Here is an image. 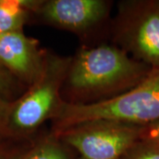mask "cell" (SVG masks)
Segmentation results:
<instances>
[{"label":"cell","mask_w":159,"mask_h":159,"mask_svg":"<svg viewBox=\"0 0 159 159\" xmlns=\"http://www.w3.org/2000/svg\"><path fill=\"white\" fill-rule=\"evenodd\" d=\"M150 70L113 43L81 46L71 58L62 100L75 105L107 101L135 87Z\"/></svg>","instance_id":"1"},{"label":"cell","mask_w":159,"mask_h":159,"mask_svg":"<svg viewBox=\"0 0 159 159\" xmlns=\"http://www.w3.org/2000/svg\"><path fill=\"white\" fill-rule=\"evenodd\" d=\"M100 119L135 125L159 121V67L151 68L139 84L112 99L87 105L64 102L51 121L50 131L57 134L80 123Z\"/></svg>","instance_id":"2"},{"label":"cell","mask_w":159,"mask_h":159,"mask_svg":"<svg viewBox=\"0 0 159 159\" xmlns=\"http://www.w3.org/2000/svg\"><path fill=\"white\" fill-rule=\"evenodd\" d=\"M71 58L72 56L49 51L39 78L17 101L11 103L6 134L29 135L54 119L64 102L61 90Z\"/></svg>","instance_id":"3"},{"label":"cell","mask_w":159,"mask_h":159,"mask_svg":"<svg viewBox=\"0 0 159 159\" xmlns=\"http://www.w3.org/2000/svg\"><path fill=\"white\" fill-rule=\"evenodd\" d=\"M113 44L138 61L159 67V0H124L111 21Z\"/></svg>","instance_id":"4"},{"label":"cell","mask_w":159,"mask_h":159,"mask_svg":"<svg viewBox=\"0 0 159 159\" xmlns=\"http://www.w3.org/2000/svg\"><path fill=\"white\" fill-rule=\"evenodd\" d=\"M142 126L100 119L80 123L55 134L74 151L75 159H123L141 139Z\"/></svg>","instance_id":"5"},{"label":"cell","mask_w":159,"mask_h":159,"mask_svg":"<svg viewBox=\"0 0 159 159\" xmlns=\"http://www.w3.org/2000/svg\"><path fill=\"white\" fill-rule=\"evenodd\" d=\"M111 6L108 0H41L34 14L49 27L87 37L107 24Z\"/></svg>","instance_id":"6"},{"label":"cell","mask_w":159,"mask_h":159,"mask_svg":"<svg viewBox=\"0 0 159 159\" xmlns=\"http://www.w3.org/2000/svg\"><path fill=\"white\" fill-rule=\"evenodd\" d=\"M49 51L22 30L0 34V65L20 82L32 85L42 74Z\"/></svg>","instance_id":"7"},{"label":"cell","mask_w":159,"mask_h":159,"mask_svg":"<svg viewBox=\"0 0 159 159\" xmlns=\"http://www.w3.org/2000/svg\"><path fill=\"white\" fill-rule=\"evenodd\" d=\"M41 0H0V34L20 31Z\"/></svg>","instance_id":"8"},{"label":"cell","mask_w":159,"mask_h":159,"mask_svg":"<svg viewBox=\"0 0 159 159\" xmlns=\"http://www.w3.org/2000/svg\"><path fill=\"white\" fill-rule=\"evenodd\" d=\"M20 159H75V154L59 137L49 130L33 140Z\"/></svg>","instance_id":"9"},{"label":"cell","mask_w":159,"mask_h":159,"mask_svg":"<svg viewBox=\"0 0 159 159\" xmlns=\"http://www.w3.org/2000/svg\"><path fill=\"white\" fill-rule=\"evenodd\" d=\"M123 159H159V146L140 139L129 148Z\"/></svg>","instance_id":"10"},{"label":"cell","mask_w":159,"mask_h":159,"mask_svg":"<svg viewBox=\"0 0 159 159\" xmlns=\"http://www.w3.org/2000/svg\"><path fill=\"white\" fill-rule=\"evenodd\" d=\"M20 89V82L0 65V95L6 99L14 96Z\"/></svg>","instance_id":"11"},{"label":"cell","mask_w":159,"mask_h":159,"mask_svg":"<svg viewBox=\"0 0 159 159\" xmlns=\"http://www.w3.org/2000/svg\"><path fill=\"white\" fill-rule=\"evenodd\" d=\"M141 139L153 142L159 146V121L142 125Z\"/></svg>","instance_id":"12"},{"label":"cell","mask_w":159,"mask_h":159,"mask_svg":"<svg viewBox=\"0 0 159 159\" xmlns=\"http://www.w3.org/2000/svg\"><path fill=\"white\" fill-rule=\"evenodd\" d=\"M32 142H30V144ZM30 144L20 148H9L7 146L0 144V159H20L24 152L27 150V148L30 146Z\"/></svg>","instance_id":"13"},{"label":"cell","mask_w":159,"mask_h":159,"mask_svg":"<svg viewBox=\"0 0 159 159\" xmlns=\"http://www.w3.org/2000/svg\"><path fill=\"white\" fill-rule=\"evenodd\" d=\"M11 103L7 99L0 95V134L6 133V125Z\"/></svg>","instance_id":"14"}]
</instances>
